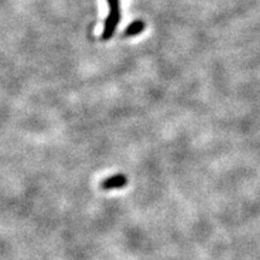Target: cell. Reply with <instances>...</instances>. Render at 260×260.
Masks as SVG:
<instances>
[{
	"label": "cell",
	"mask_w": 260,
	"mask_h": 260,
	"mask_svg": "<svg viewBox=\"0 0 260 260\" xmlns=\"http://www.w3.org/2000/svg\"><path fill=\"white\" fill-rule=\"evenodd\" d=\"M145 29H146V22L142 21V19H136V21L132 22V23L125 28L124 32H123V37L124 38L138 37V35L141 34Z\"/></svg>",
	"instance_id": "3957f363"
},
{
	"label": "cell",
	"mask_w": 260,
	"mask_h": 260,
	"mask_svg": "<svg viewBox=\"0 0 260 260\" xmlns=\"http://www.w3.org/2000/svg\"><path fill=\"white\" fill-rule=\"evenodd\" d=\"M128 184V177L123 174L113 175L111 177H107L100 183V188L103 190H112L119 189V188L125 187Z\"/></svg>",
	"instance_id": "7a4b0ae2"
},
{
	"label": "cell",
	"mask_w": 260,
	"mask_h": 260,
	"mask_svg": "<svg viewBox=\"0 0 260 260\" xmlns=\"http://www.w3.org/2000/svg\"><path fill=\"white\" fill-rule=\"evenodd\" d=\"M109 4V15L104 23L102 34L103 41H109L115 35L116 29L121 22V2L119 0H106Z\"/></svg>",
	"instance_id": "6da1fadb"
}]
</instances>
